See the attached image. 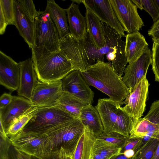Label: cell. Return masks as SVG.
<instances>
[{
	"label": "cell",
	"mask_w": 159,
	"mask_h": 159,
	"mask_svg": "<svg viewBox=\"0 0 159 159\" xmlns=\"http://www.w3.org/2000/svg\"><path fill=\"white\" fill-rule=\"evenodd\" d=\"M80 73L89 86L95 87L120 105L129 94V89L122 77L109 63L98 61Z\"/></svg>",
	"instance_id": "1"
},
{
	"label": "cell",
	"mask_w": 159,
	"mask_h": 159,
	"mask_svg": "<svg viewBox=\"0 0 159 159\" xmlns=\"http://www.w3.org/2000/svg\"><path fill=\"white\" fill-rule=\"evenodd\" d=\"M31 58L40 81L49 83L61 80L75 70L61 51L51 52L44 47L32 48Z\"/></svg>",
	"instance_id": "2"
},
{
	"label": "cell",
	"mask_w": 159,
	"mask_h": 159,
	"mask_svg": "<svg viewBox=\"0 0 159 159\" xmlns=\"http://www.w3.org/2000/svg\"><path fill=\"white\" fill-rule=\"evenodd\" d=\"M60 47L75 70L83 71L98 61H104V55L94 44L88 32L81 40L76 39L70 33L67 34L60 39Z\"/></svg>",
	"instance_id": "3"
},
{
	"label": "cell",
	"mask_w": 159,
	"mask_h": 159,
	"mask_svg": "<svg viewBox=\"0 0 159 159\" xmlns=\"http://www.w3.org/2000/svg\"><path fill=\"white\" fill-rule=\"evenodd\" d=\"M121 106L110 98H100L95 107L100 115L104 131L116 132L129 138L134 119Z\"/></svg>",
	"instance_id": "4"
},
{
	"label": "cell",
	"mask_w": 159,
	"mask_h": 159,
	"mask_svg": "<svg viewBox=\"0 0 159 159\" xmlns=\"http://www.w3.org/2000/svg\"><path fill=\"white\" fill-rule=\"evenodd\" d=\"M12 145L17 151L42 159L52 151L50 138L46 133L22 130L10 137Z\"/></svg>",
	"instance_id": "5"
},
{
	"label": "cell",
	"mask_w": 159,
	"mask_h": 159,
	"mask_svg": "<svg viewBox=\"0 0 159 159\" xmlns=\"http://www.w3.org/2000/svg\"><path fill=\"white\" fill-rule=\"evenodd\" d=\"M75 118L58 105L39 108L22 130L45 133Z\"/></svg>",
	"instance_id": "6"
},
{
	"label": "cell",
	"mask_w": 159,
	"mask_h": 159,
	"mask_svg": "<svg viewBox=\"0 0 159 159\" xmlns=\"http://www.w3.org/2000/svg\"><path fill=\"white\" fill-rule=\"evenodd\" d=\"M105 40V45L99 48L100 53L106 58L116 73L120 77L128 63L125 53V42L113 28L101 21Z\"/></svg>",
	"instance_id": "7"
},
{
	"label": "cell",
	"mask_w": 159,
	"mask_h": 159,
	"mask_svg": "<svg viewBox=\"0 0 159 159\" xmlns=\"http://www.w3.org/2000/svg\"><path fill=\"white\" fill-rule=\"evenodd\" d=\"M84 131V126L80 119L75 118L45 133L51 139L52 152L62 147L72 153Z\"/></svg>",
	"instance_id": "8"
},
{
	"label": "cell",
	"mask_w": 159,
	"mask_h": 159,
	"mask_svg": "<svg viewBox=\"0 0 159 159\" xmlns=\"http://www.w3.org/2000/svg\"><path fill=\"white\" fill-rule=\"evenodd\" d=\"M39 12L34 21V47H44L51 52L60 51V38L55 24L45 10Z\"/></svg>",
	"instance_id": "9"
},
{
	"label": "cell",
	"mask_w": 159,
	"mask_h": 159,
	"mask_svg": "<svg viewBox=\"0 0 159 159\" xmlns=\"http://www.w3.org/2000/svg\"><path fill=\"white\" fill-rule=\"evenodd\" d=\"M115 15L128 34L139 31L144 26L137 8L130 0H109Z\"/></svg>",
	"instance_id": "10"
},
{
	"label": "cell",
	"mask_w": 159,
	"mask_h": 159,
	"mask_svg": "<svg viewBox=\"0 0 159 159\" xmlns=\"http://www.w3.org/2000/svg\"><path fill=\"white\" fill-rule=\"evenodd\" d=\"M62 91L61 80L49 83L39 81L33 91L30 101L39 108L57 106Z\"/></svg>",
	"instance_id": "11"
},
{
	"label": "cell",
	"mask_w": 159,
	"mask_h": 159,
	"mask_svg": "<svg viewBox=\"0 0 159 159\" xmlns=\"http://www.w3.org/2000/svg\"><path fill=\"white\" fill-rule=\"evenodd\" d=\"M149 85L146 75L144 76L121 104H125L123 109L134 119L138 120L143 115Z\"/></svg>",
	"instance_id": "12"
},
{
	"label": "cell",
	"mask_w": 159,
	"mask_h": 159,
	"mask_svg": "<svg viewBox=\"0 0 159 159\" xmlns=\"http://www.w3.org/2000/svg\"><path fill=\"white\" fill-rule=\"evenodd\" d=\"M152 61V52L148 47L139 57L129 63L126 67L122 79L129 88V93L133 90L143 77L147 75Z\"/></svg>",
	"instance_id": "13"
},
{
	"label": "cell",
	"mask_w": 159,
	"mask_h": 159,
	"mask_svg": "<svg viewBox=\"0 0 159 159\" xmlns=\"http://www.w3.org/2000/svg\"><path fill=\"white\" fill-rule=\"evenodd\" d=\"M61 81L63 91L73 95L87 104H92L94 92L83 78L80 71L73 70Z\"/></svg>",
	"instance_id": "14"
},
{
	"label": "cell",
	"mask_w": 159,
	"mask_h": 159,
	"mask_svg": "<svg viewBox=\"0 0 159 159\" xmlns=\"http://www.w3.org/2000/svg\"><path fill=\"white\" fill-rule=\"evenodd\" d=\"M83 3L86 8L92 11L101 21L115 30L121 38L126 37L109 0H83Z\"/></svg>",
	"instance_id": "15"
},
{
	"label": "cell",
	"mask_w": 159,
	"mask_h": 159,
	"mask_svg": "<svg viewBox=\"0 0 159 159\" xmlns=\"http://www.w3.org/2000/svg\"><path fill=\"white\" fill-rule=\"evenodd\" d=\"M20 69L19 63L0 51V84L11 92L20 86Z\"/></svg>",
	"instance_id": "16"
},
{
	"label": "cell",
	"mask_w": 159,
	"mask_h": 159,
	"mask_svg": "<svg viewBox=\"0 0 159 159\" xmlns=\"http://www.w3.org/2000/svg\"><path fill=\"white\" fill-rule=\"evenodd\" d=\"M34 107L27 98L13 96L10 104L0 109V122L3 125L6 133L11 124Z\"/></svg>",
	"instance_id": "17"
},
{
	"label": "cell",
	"mask_w": 159,
	"mask_h": 159,
	"mask_svg": "<svg viewBox=\"0 0 159 159\" xmlns=\"http://www.w3.org/2000/svg\"><path fill=\"white\" fill-rule=\"evenodd\" d=\"M20 69V81L18 95L30 100L33 91L38 81L32 58L19 62Z\"/></svg>",
	"instance_id": "18"
},
{
	"label": "cell",
	"mask_w": 159,
	"mask_h": 159,
	"mask_svg": "<svg viewBox=\"0 0 159 159\" xmlns=\"http://www.w3.org/2000/svg\"><path fill=\"white\" fill-rule=\"evenodd\" d=\"M15 25L30 48L35 46V22L31 20L17 0H14Z\"/></svg>",
	"instance_id": "19"
},
{
	"label": "cell",
	"mask_w": 159,
	"mask_h": 159,
	"mask_svg": "<svg viewBox=\"0 0 159 159\" xmlns=\"http://www.w3.org/2000/svg\"><path fill=\"white\" fill-rule=\"evenodd\" d=\"M66 11L70 33L77 40L84 39L88 32L86 22L80 11L79 5L72 2Z\"/></svg>",
	"instance_id": "20"
},
{
	"label": "cell",
	"mask_w": 159,
	"mask_h": 159,
	"mask_svg": "<svg viewBox=\"0 0 159 159\" xmlns=\"http://www.w3.org/2000/svg\"><path fill=\"white\" fill-rule=\"evenodd\" d=\"M125 37V53L129 63L139 57L148 47V44L139 31L127 34Z\"/></svg>",
	"instance_id": "21"
},
{
	"label": "cell",
	"mask_w": 159,
	"mask_h": 159,
	"mask_svg": "<svg viewBox=\"0 0 159 159\" xmlns=\"http://www.w3.org/2000/svg\"><path fill=\"white\" fill-rule=\"evenodd\" d=\"M45 11L55 24L60 39L70 34L66 9L60 7L53 0L47 1Z\"/></svg>",
	"instance_id": "22"
},
{
	"label": "cell",
	"mask_w": 159,
	"mask_h": 159,
	"mask_svg": "<svg viewBox=\"0 0 159 159\" xmlns=\"http://www.w3.org/2000/svg\"><path fill=\"white\" fill-rule=\"evenodd\" d=\"M84 127L88 128L96 138L104 128L99 113L95 107L87 104L81 109L79 117Z\"/></svg>",
	"instance_id": "23"
},
{
	"label": "cell",
	"mask_w": 159,
	"mask_h": 159,
	"mask_svg": "<svg viewBox=\"0 0 159 159\" xmlns=\"http://www.w3.org/2000/svg\"><path fill=\"white\" fill-rule=\"evenodd\" d=\"M86 9L85 18L87 32L95 46L98 48H101L106 43L101 21L92 11Z\"/></svg>",
	"instance_id": "24"
},
{
	"label": "cell",
	"mask_w": 159,
	"mask_h": 159,
	"mask_svg": "<svg viewBox=\"0 0 159 159\" xmlns=\"http://www.w3.org/2000/svg\"><path fill=\"white\" fill-rule=\"evenodd\" d=\"M84 131L72 152L73 159H91L93 152L96 137L87 127Z\"/></svg>",
	"instance_id": "25"
},
{
	"label": "cell",
	"mask_w": 159,
	"mask_h": 159,
	"mask_svg": "<svg viewBox=\"0 0 159 159\" xmlns=\"http://www.w3.org/2000/svg\"><path fill=\"white\" fill-rule=\"evenodd\" d=\"M86 105L77 98L62 91L57 105L75 118H79L81 109Z\"/></svg>",
	"instance_id": "26"
},
{
	"label": "cell",
	"mask_w": 159,
	"mask_h": 159,
	"mask_svg": "<svg viewBox=\"0 0 159 159\" xmlns=\"http://www.w3.org/2000/svg\"><path fill=\"white\" fill-rule=\"evenodd\" d=\"M159 132V125L153 124L144 118L134 119L129 138H143L150 133Z\"/></svg>",
	"instance_id": "27"
},
{
	"label": "cell",
	"mask_w": 159,
	"mask_h": 159,
	"mask_svg": "<svg viewBox=\"0 0 159 159\" xmlns=\"http://www.w3.org/2000/svg\"><path fill=\"white\" fill-rule=\"evenodd\" d=\"M121 148L100 140H96L93 147V152L99 155L102 159H110L120 153Z\"/></svg>",
	"instance_id": "28"
},
{
	"label": "cell",
	"mask_w": 159,
	"mask_h": 159,
	"mask_svg": "<svg viewBox=\"0 0 159 159\" xmlns=\"http://www.w3.org/2000/svg\"><path fill=\"white\" fill-rule=\"evenodd\" d=\"M159 143V137L151 138L139 148L133 159H152Z\"/></svg>",
	"instance_id": "29"
},
{
	"label": "cell",
	"mask_w": 159,
	"mask_h": 159,
	"mask_svg": "<svg viewBox=\"0 0 159 159\" xmlns=\"http://www.w3.org/2000/svg\"><path fill=\"white\" fill-rule=\"evenodd\" d=\"M39 108L34 107L21 116L9 126L6 133L9 137L22 131L35 114Z\"/></svg>",
	"instance_id": "30"
},
{
	"label": "cell",
	"mask_w": 159,
	"mask_h": 159,
	"mask_svg": "<svg viewBox=\"0 0 159 159\" xmlns=\"http://www.w3.org/2000/svg\"><path fill=\"white\" fill-rule=\"evenodd\" d=\"M128 138L118 133L103 131L102 133L97 137L96 139L97 140L111 145L117 146L121 148Z\"/></svg>",
	"instance_id": "31"
},
{
	"label": "cell",
	"mask_w": 159,
	"mask_h": 159,
	"mask_svg": "<svg viewBox=\"0 0 159 159\" xmlns=\"http://www.w3.org/2000/svg\"><path fill=\"white\" fill-rule=\"evenodd\" d=\"M14 0H0L2 10L8 25H15Z\"/></svg>",
	"instance_id": "32"
},
{
	"label": "cell",
	"mask_w": 159,
	"mask_h": 159,
	"mask_svg": "<svg viewBox=\"0 0 159 159\" xmlns=\"http://www.w3.org/2000/svg\"><path fill=\"white\" fill-rule=\"evenodd\" d=\"M152 70L155 81L159 82V42H153L152 49Z\"/></svg>",
	"instance_id": "33"
},
{
	"label": "cell",
	"mask_w": 159,
	"mask_h": 159,
	"mask_svg": "<svg viewBox=\"0 0 159 159\" xmlns=\"http://www.w3.org/2000/svg\"><path fill=\"white\" fill-rule=\"evenodd\" d=\"M22 8L31 21L34 22L36 18L39 14L35 7L34 4L32 0H17Z\"/></svg>",
	"instance_id": "34"
},
{
	"label": "cell",
	"mask_w": 159,
	"mask_h": 159,
	"mask_svg": "<svg viewBox=\"0 0 159 159\" xmlns=\"http://www.w3.org/2000/svg\"><path fill=\"white\" fill-rule=\"evenodd\" d=\"M143 144V139L139 137L128 138L124 145L121 148L120 153L123 154L127 150H134L136 153Z\"/></svg>",
	"instance_id": "35"
},
{
	"label": "cell",
	"mask_w": 159,
	"mask_h": 159,
	"mask_svg": "<svg viewBox=\"0 0 159 159\" xmlns=\"http://www.w3.org/2000/svg\"><path fill=\"white\" fill-rule=\"evenodd\" d=\"M143 118L153 124L159 125V100L152 103L148 112Z\"/></svg>",
	"instance_id": "36"
},
{
	"label": "cell",
	"mask_w": 159,
	"mask_h": 159,
	"mask_svg": "<svg viewBox=\"0 0 159 159\" xmlns=\"http://www.w3.org/2000/svg\"><path fill=\"white\" fill-rule=\"evenodd\" d=\"M142 0L143 9L151 16L154 22L159 19V12L153 0Z\"/></svg>",
	"instance_id": "37"
},
{
	"label": "cell",
	"mask_w": 159,
	"mask_h": 159,
	"mask_svg": "<svg viewBox=\"0 0 159 159\" xmlns=\"http://www.w3.org/2000/svg\"><path fill=\"white\" fill-rule=\"evenodd\" d=\"M12 144L10 138L4 140L0 138V159H8Z\"/></svg>",
	"instance_id": "38"
},
{
	"label": "cell",
	"mask_w": 159,
	"mask_h": 159,
	"mask_svg": "<svg viewBox=\"0 0 159 159\" xmlns=\"http://www.w3.org/2000/svg\"><path fill=\"white\" fill-rule=\"evenodd\" d=\"M148 34L151 37L153 42H159V19L154 23L148 30Z\"/></svg>",
	"instance_id": "39"
},
{
	"label": "cell",
	"mask_w": 159,
	"mask_h": 159,
	"mask_svg": "<svg viewBox=\"0 0 159 159\" xmlns=\"http://www.w3.org/2000/svg\"><path fill=\"white\" fill-rule=\"evenodd\" d=\"M56 151L55 159H73L72 153L62 147Z\"/></svg>",
	"instance_id": "40"
},
{
	"label": "cell",
	"mask_w": 159,
	"mask_h": 159,
	"mask_svg": "<svg viewBox=\"0 0 159 159\" xmlns=\"http://www.w3.org/2000/svg\"><path fill=\"white\" fill-rule=\"evenodd\" d=\"M13 97L10 93H5L2 94L0 98V109L4 108L10 104Z\"/></svg>",
	"instance_id": "41"
},
{
	"label": "cell",
	"mask_w": 159,
	"mask_h": 159,
	"mask_svg": "<svg viewBox=\"0 0 159 159\" xmlns=\"http://www.w3.org/2000/svg\"><path fill=\"white\" fill-rule=\"evenodd\" d=\"M8 25L2 10L0 9V34H3Z\"/></svg>",
	"instance_id": "42"
},
{
	"label": "cell",
	"mask_w": 159,
	"mask_h": 159,
	"mask_svg": "<svg viewBox=\"0 0 159 159\" xmlns=\"http://www.w3.org/2000/svg\"><path fill=\"white\" fill-rule=\"evenodd\" d=\"M16 159H32L31 156L19 151L16 150Z\"/></svg>",
	"instance_id": "43"
},
{
	"label": "cell",
	"mask_w": 159,
	"mask_h": 159,
	"mask_svg": "<svg viewBox=\"0 0 159 159\" xmlns=\"http://www.w3.org/2000/svg\"><path fill=\"white\" fill-rule=\"evenodd\" d=\"M0 138L4 140L9 138L6 133L3 125L1 122H0Z\"/></svg>",
	"instance_id": "44"
},
{
	"label": "cell",
	"mask_w": 159,
	"mask_h": 159,
	"mask_svg": "<svg viewBox=\"0 0 159 159\" xmlns=\"http://www.w3.org/2000/svg\"><path fill=\"white\" fill-rule=\"evenodd\" d=\"M135 153L134 150L129 149L125 151L123 154L127 157L131 158L134 156Z\"/></svg>",
	"instance_id": "45"
},
{
	"label": "cell",
	"mask_w": 159,
	"mask_h": 159,
	"mask_svg": "<svg viewBox=\"0 0 159 159\" xmlns=\"http://www.w3.org/2000/svg\"><path fill=\"white\" fill-rule=\"evenodd\" d=\"M131 1L137 8H139L141 10L143 9V7L141 0H131Z\"/></svg>",
	"instance_id": "46"
},
{
	"label": "cell",
	"mask_w": 159,
	"mask_h": 159,
	"mask_svg": "<svg viewBox=\"0 0 159 159\" xmlns=\"http://www.w3.org/2000/svg\"><path fill=\"white\" fill-rule=\"evenodd\" d=\"M56 155V151L53 152L50 155L42 159H39L35 157L32 156V159H55Z\"/></svg>",
	"instance_id": "47"
},
{
	"label": "cell",
	"mask_w": 159,
	"mask_h": 159,
	"mask_svg": "<svg viewBox=\"0 0 159 159\" xmlns=\"http://www.w3.org/2000/svg\"><path fill=\"white\" fill-rule=\"evenodd\" d=\"M110 159H133V158L132 157L128 158L126 157L123 154L120 153L114 156Z\"/></svg>",
	"instance_id": "48"
},
{
	"label": "cell",
	"mask_w": 159,
	"mask_h": 159,
	"mask_svg": "<svg viewBox=\"0 0 159 159\" xmlns=\"http://www.w3.org/2000/svg\"><path fill=\"white\" fill-rule=\"evenodd\" d=\"M152 159H159V143Z\"/></svg>",
	"instance_id": "49"
},
{
	"label": "cell",
	"mask_w": 159,
	"mask_h": 159,
	"mask_svg": "<svg viewBox=\"0 0 159 159\" xmlns=\"http://www.w3.org/2000/svg\"><path fill=\"white\" fill-rule=\"evenodd\" d=\"M8 159H16V153L15 154H14V153L12 152H11L10 149L9 153V157Z\"/></svg>",
	"instance_id": "50"
},
{
	"label": "cell",
	"mask_w": 159,
	"mask_h": 159,
	"mask_svg": "<svg viewBox=\"0 0 159 159\" xmlns=\"http://www.w3.org/2000/svg\"><path fill=\"white\" fill-rule=\"evenodd\" d=\"M91 159H102L99 155L97 153L93 152Z\"/></svg>",
	"instance_id": "51"
},
{
	"label": "cell",
	"mask_w": 159,
	"mask_h": 159,
	"mask_svg": "<svg viewBox=\"0 0 159 159\" xmlns=\"http://www.w3.org/2000/svg\"><path fill=\"white\" fill-rule=\"evenodd\" d=\"M72 2L76 3L77 4L79 5L81 3H83V0H71Z\"/></svg>",
	"instance_id": "52"
},
{
	"label": "cell",
	"mask_w": 159,
	"mask_h": 159,
	"mask_svg": "<svg viewBox=\"0 0 159 159\" xmlns=\"http://www.w3.org/2000/svg\"><path fill=\"white\" fill-rule=\"evenodd\" d=\"M159 12V0H153Z\"/></svg>",
	"instance_id": "53"
}]
</instances>
